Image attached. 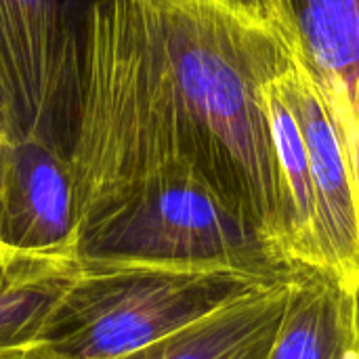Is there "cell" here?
<instances>
[{"instance_id": "cell-1", "label": "cell", "mask_w": 359, "mask_h": 359, "mask_svg": "<svg viewBox=\"0 0 359 359\" xmlns=\"http://www.w3.org/2000/svg\"><path fill=\"white\" fill-rule=\"evenodd\" d=\"M303 50L294 13L261 19L223 0H93L67 145L80 212L120 183L187 162L288 259L265 86Z\"/></svg>"}, {"instance_id": "cell-2", "label": "cell", "mask_w": 359, "mask_h": 359, "mask_svg": "<svg viewBox=\"0 0 359 359\" xmlns=\"http://www.w3.org/2000/svg\"><path fill=\"white\" fill-rule=\"evenodd\" d=\"M82 267L147 265L290 278L278 244L187 162H170L93 200L80 221ZM301 269V267H299Z\"/></svg>"}, {"instance_id": "cell-3", "label": "cell", "mask_w": 359, "mask_h": 359, "mask_svg": "<svg viewBox=\"0 0 359 359\" xmlns=\"http://www.w3.org/2000/svg\"><path fill=\"white\" fill-rule=\"evenodd\" d=\"M276 282L227 269L82 267L32 351L42 359H122Z\"/></svg>"}, {"instance_id": "cell-4", "label": "cell", "mask_w": 359, "mask_h": 359, "mask_svg": "<svg viewBox=\"0 0 359 359\" xmlns=\"http://www.w3.org/2000/svg\"><path fill=\"white\" fill-rule=\"evenodd\" d=\"M93 0H0V103L13 141L63 147L78 116Z\"/></svg>"}, {"instance_id": "cell-5", "label": "cell", "mask_w": 359, "mask_h": 359, "mask_svg": "<svg viewBox=\"0 0 359 359\" xmlns=\"http://www.w3.org/2000/svg\"><path fill=\"white\" fill-rule=\"evenodd\" d=\"M278 86L299 122L309 158L322 273L359 294V187L345 133L305 50L278 78Z\"/></svg>"}, {"instance_id": "cell-6", "label": "cell", "mask_w": 359, "mask_h": 359, "mask_svg": "<svg viewBox=\"0 0 359 359\" xmlns=\"http://www.w3.org/2000/svg\"><path fill=\"white\" fill-rule=\"evenodd\" d=\"M80 198L63 147L44 137L11 143L0 183V250L76 257Z\"/></svg>"}, {"instance_id": "cell-7", "label": "cell", "mask_w": 359, "mask_h": 359, "mask_svg": "<svg viewBox=\"0 0 359 359\" xmlns=\"http://www.w3.org/2000/svg\"><path fill=\"white\" fill-rule=\"evenodd\" d=\"M292 276L122 359H267L290 303Z\"/></svg>"}, {"instance_id": "cell-8", "label": "cell", "mask_w": 359, "mask_h": 359, "mask_svg": "<svg viewBox=\"0 0 359 359\" xmlns=\"http://www.w3.org/2000/svg\"><path fill=\"white\" fill-rule=\"evenodd\" d=\"M307 61L341 122L359 187V0H290Z\"/></svg>"}, {"instance_id": "cell-9", "label": "cell", "mask_w": 359, "mask_h": 359, "mask_svg": "<svg viewBox=\"0 0 359 359\" xmlns=\"http://www.w3.org/2000/svg\"><path fill=\"white\" fill-rule=\"evenodd\" d=\"M267 359H359V294L337 278L297 269Z\"/></svg>"}, {"instance_id": "cell-10", "label": "cell", "mask_w": 359, "mask_h": 359, "mask_svg": "<svg viewBox=\"0 0 359 359\" xmlns=\"http://www.w3.org/2000/svg\"><path fill=\"white\" fill-rule=\"evenodd\" d=\"M80 271L76 257L0 250V355L36 349Z\"/></svg>"}, {"instance_id": "cell-11", "label": "cell", "mask_w": 359, "mask_h": 359, "mask_svg": "<svg viewBox=\"0 0 359 359\" xmlns=\"http://www.w3.org/2000/svg\"><path fill=\"white\" fill-rule=\"evenodd\" d=\"M265 105L282 179L288 259L294 267L322 271L318 244V206L309 158L299 122L278 86V78L265 86Z\"/></svg>"}, {"instance_id": "cell-12", "label": "cell", "mask_w": 359, "mask_h": 359, "mask_svg": "<svg viewBox=\"0 0 359 359\" xmlns=\"http://www.w3.org/2000/svg\"><path fill=\"white\" fill-rule=\"evenodd\" d=\"M223 2L261 19H280L294 13L290 0H223Z\"/></svg>"}, {"instance_id": "cell-13", "label": "cell", "mask_w": 359, "mask_h": 359, "mask_svg": "<svg viewBox=\"0 0 359 359\" xmlns=\"http://www.w3.org/2000/svg\"><path fill=\"white\" fill-rule=\"evenodd\" d=\"M13 137H11V128L0 103V183H2V175H4V166H6V158H8V149H11Z\"/></svg>"}, {"instance_id": "cell-14", "label": "cell", "mask_w": 359, "mask_h": 359, "mask_svg": "<svg viewBox=\"0 0 359 359\" xmlns=\"http://www.w3.org/2000/svg\"><path fill=\"white\" fill-rule=\"evenodd\" d=\"M0 359H42L36 355L34 351H25V353H13V355H0Z\"/></svg>"}]
</instances>
